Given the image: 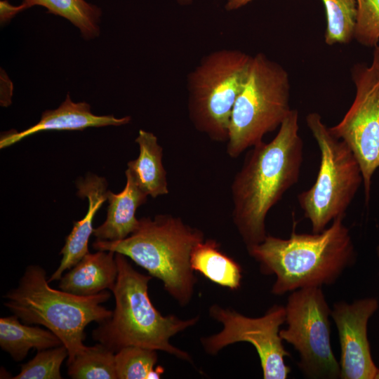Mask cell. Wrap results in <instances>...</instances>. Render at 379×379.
Returning a JSON list of instances; mask_svg holds the SVG:
<instances>
[{
    "label": "cell",
    "mask_w": 379,
    "mask_h": 379,
    "mask_svg": "<svg viewBox=\"0 0 379 379\" xmlns=\"http://www.w3.org/2000/svg\"><path fill=\"white\" fill-rule=\"evenodd\" d=\"M303 147L299 113L292 109L271 141L248 149L231 185L232 220L246 248L265 240L269 211L298 182Z\"/></svg>",
    "instance_id": "1"
},
{
    "label": "cell",
    "mask_w": 379,
    "mask_h": 379,
    "mask_svg": "<svg viewBox=\"0 0 379 379\" xmlns=\"http://www.w3.org/2000/svg\"><path fill=\"white\" fill-rule=\"evenodd\" d=\"M344 218L334 219L319 233L293 231L288 239L267 234L262 242L247 248L262 274L276 276L273 294L332 284L354 265L356 251Z\"/></svg>",
    "instance_id": "2"
},
{
    "label": "cell",
    "mask_w": 379,
    "mask_h": 379,
    "mask_svg": "<svg viewBox=\"0 0 379 379\" xmlns=\"http://www.w3.org/2000/svg\"><path fill=\"white\" fill-rule=\"evenodd\" d=\"M118 275L112 289L115 307L112 316L93 331L94 340L114 352L136 346L167 352L192 362L190 354L170 343V339L195 325L199 317L182 319L175 315L163 316L148 295L152 277L136 271L124 255L115 253Z\"/></svg>",
    "instance_id": "3"
},
{
    "label": "cell",
    "mask_w": 379,
    "mask_h": 379,
    "mask_svg": "<svg viewBox=\"0 0 379 379\" xmlns=\"http://www.w3.org/2000/svg\"><path fill=\"white\" fill-rule=\"evenodd\" d=\"M204 240L201 230L168 214L139 219L136 230L118 241L95 240L96 251H111L131 258L152 277L179 305L191 301L197 279L190 259L195 246Z\"/></svg>",
    "instance_id": "4"
},
{
    "label": "cell",
    "mask_w": 379,
    "mask_h": 379,
    "mask_svg": "<svg viewBox=\"0 0 379 379\" xmlns=\"http://www.w3.org/2000/svg\"><path fill=\"white\" fill-rule=\"evenodd\" d=\"M46 272L38 265L27 266L17 287L4 295V305L24 324L42 325L58 336L68 350L67 365L87 347L84 332L93 321L112 316L102 306L107 290L92 296H79L49 286Z\"/></svg>",
    "instance_id": "5"
},
{
    "label": "cell",
    "mask_w": 379,
    "mask_h": 379,
    "mask_svg": "<svg viewBox=\"0 0 379 379\" xmlns=\"http://www.w3.org/2000/svg\"><path fill=\"white\" fill-rule=\"evenodd\" d=\"M287 70L265 53L253 56L246 84L234 105L227 152L237 158L279 128L291 111Z\"/></svg>",
    "instance_id": "6"
},
{
    "label": "cell",
    "mask_w": 379,
    "mask_h": 379,
    "mask_svg": "<svg viewBox=\"0 0 379 379\" xmlns=\"http://www.w3.org/2000/svg\"><path fill=\"white\" fill-rule=\"evenodd\" d=\"M253 56L223 48L205 55L187 79L188 113L194 128L227 142L234 105L247 80Z\"/></svg>",
    "instance_id": "7"
},
{
    "label": "cell",
    "mask_w": 379,
    "mask_h": 379,
    "mask_svg": "<svg viewBox=\"0 0 379 379\" xmlns=\"http://www.w3.org/2000/svg\"><path fill=\"white\" fill-rule=\"evenodd\" d=\"M305 121L321 159L314 183L298 195V201L312 232L319 233L334 219L345 216L363 184V176L350 148L331 132L319 113L308 114Z\"/></svg>",
    "instance_id": "8"
},
{
    "label": "cell",
    "mask_w": 379,
    "mask_h": 379,
    "mask_svg": "<svg viewBox=\"0 0 379 379\" xmlns=\"http://www.w3.org/2000/svg\"><path fill=\"white\" fill-rule=\"evenodd\" d=\"M286 329L279 331L283 340L300 355L298 367L309 378H340V368L331 345V314L321 287L291 292L285 306Z\"/></svg>",
    "instance_id": "9"
},
{
    "label": "cell",
    "mask_w": 379,
    "mask_h": 379,
    "mask_svg": "<svg viewBox=\"0 0 379 379\" xmlns=\"http://www.w3.org/2000/svg\"><path fill=\"white\" fill-rule=\"evenodd\" d=\"M351 77L355 86L354 100L343 118L329 129L357 159L368 204L372 177L379 168V44L373 48L369 65L352 66Z\"/></svg>",
    "instance_id": "10"
},
{
    "label": "cell",
    "mask_w": 379,
    "mask_h": 379,
    "mask_svg": "<svg viewBox=\"0 0 379 379\" xmlns=\"http://www.w3.org/2000/svg\"><path fill=\"white\" fill-rule=\"evenodd\" d=\"M209 314L223 328L218 333L201 338L207 354H216L236 343H249L259 355L263 378H287L291 368L284 357L291 354L284 348L279 335V328L286 321L285 307L274 305L262 317L251 318L215 304L209 308Z\"/></svg>",
    "instance_id": "11"
},
{
    "label": "cell",
    "mask_w": 379,
    "mask_h": 379,
    "mask_svg": "<svg viewBox=\"0 0 379 379\" xmlns=\"http://www.w3.org/2000/svg\"><path fill=\"white\" fill-rule=\"evenodd\" d=\"M378 306L377 298L373 297L358 299L352 303H334L331 316L339 335L340 378H376L379 369L371 357L367 326Z\"/></svg>",
    "instance_id": "12"
},
{
    "label": "cell",
    "mask_w": 379,
    "mask_h": 379,
    "mask_svg": "<svg viewBox=\"0 0 379 379\" xmlns=\"http://www.w3.org/2000/svg\"><path fill=\"white\" fill-rule=\"evenodd\" d=\"M77 196L87 198L88 211L80 220L74 222L73 228L66 237L60 254L62 255L59 267L48 279V282L58 281L65 271L71 269L88 254V241L94 228L93 222L98 211L107 199V182L103 177L88 173L85 178L76 181Z\"/></svg>",
    "instance_id": "13"
},
{
    "label": "cell",
    "mask_w": 379,
    "mask_h": 379,
    "mask_svg": "<svg viewBox=\"0 0 379 379\" xmlns=\"http://www.w3.org/2000/svg\"><path fill=\"white\" fill-rule=\"evenodd\" d=\"M131 117L117 118L113 115L98 116L91 111L85 102H74L69 94L55 109L46 110L38 123L18 132L11 130L4 133L0 138V148L9 147L22 139L44 131H81L91 127L121 126L130 122Z\"/></svg>",
    "instance_id": "14"
},
{
    "label": "cell",
    "mask_w": 379,
    "mask_h": 379,
    "mask_svg": "<svg viewBox=\"0 0 379 379\" xmlns=\"http://www.w3.org/2000/svg\"><path fill=\"white\" fill-rule=\"evenodd\" d=\"M118 275L115 252L88 253L63 274L59 289L79 296H92L113 288Z\"/></svg>",
    "instance_id": "15"
},
{
    "label": "cell",
    "mask_w": 379,
    "mask_h": 379,
    "mask_svg": "<svg viewBox=\"0 0 379 379\" xmlns=\"http://www.w3.org/2000/svg\"><path fill=\"white\" fill-rule=\"evenodd\" d=\"M126 182L123 190L114 194L108 190V207L105 221L93 230L96 240H121L134 232L139 225L136 210L147 201V195L133 178L125 172Z\"/></svg>",
    "instance_id": "16"
},
{
    "label": "cell",
    "mask_w": 379,
    "mask_h": 379,
    "mask_svg": "<svg viewBox=\"0 0 379 379\" xmlns=\"http://www.w3.org/2000/svg\"><path fill=\"white\" fill-rule=\"evenodd\" d=\"M135 142L139 155L127 163L126 171L139 187L152 198L168 193L167 173L162 163L163 149L152 132L140 130Z\"/></svg>",
    "instance_id": "17"
},
{
    "label": "cell",
    "mask_w": 379,
    "mask_h": 379,
    "mask_svg": "<svg viewBox=\"0 0 379 379\" xmlns=\"http://www.w3.org/2000/svg\"><path fill=\"white\" fill-rule=\"evenodd\" d=\"M62 345L50 330L20 322L13 314L0 319V346L15 361L23 360L31 349L38 351Z\"/></svg>",
    "instance_id": "18"
},
{
    "label": "cell",
    "mask_w": 379,
    "mask_h": 379,
    "mask_svg": "<svg viewBox=\"0 0 379 379\" xmlns=\"http://www.w3.org/2000/svg\"><path fill=\"white\" fill-rule=\"evenodd\" d=\"M190 262L194 271L221 286L236 290L241 286L240 265L222 252L215 240L204 239L197 244L192 251Z\"/></svg>",
    "instance_id": "19"
},
{
    "label": "cell",
    "mask_w": 379,
    "mask_h": 379,
    "mask_svg": "<svg viewBox=\"0 0 379 379\" xmlns=\"http://www.w3.org/2000/svg\"><path fill=\"white\" fill-rule=\"evenodd\" d=\"M42 6L48 13L62 16L77 27L85 39L98 36V22L101 10L84 0H22L19 6H14L15 14L33 6Z\"/></svg>",
    "instance_id": "20"
},
{
    "label": "cell",
    "mask_w": 379,
    "mask_h": 379,
    "mask_svg": "<svg viewBox=\"0 0 379 379\" xmlns=\"http://www.w3.org/2000/svg\"><path fill=\"white\" fill-rule=\"evenodd\" d=\"M74 379H117L115 352L98 343L88 347L67 364Z\"/></svg>",
    "instance_id": "21"
},
{
    "label": "cell",
    "mask_w": 379,
    "mask_h": 379,
    "mask_svg": "<svg viewBox=\"0 0 379 379\" xmlns=\"http://www.w3.org/2000/svg\"><path fill=\"white\" fill-rule=\"evenodd\" d=\"M326 11L324 41L328 46L347 44L354 36L357 0H321Z\"/></svg>",
    "instance_id": "22"
},
{
    "label": "cell",
    "mask_w": 379,
    "mask_h": 379,
    "mask_svg": "<svg viewBox=\"0 0 379 379\" xmlns=\"http://www.w3.org/2000/svg\"><path fill=\"white\" fill-rule=\"evenodd\" d=\"M157 359V350L152 349L128 346L119 350L115 353L117 379L158 378Z\"/></svg>",
    "instance_id": "23"
},
{
    "label": "cell",
    "mask_w": 379,
    "mask_h": 379,
    "mask_svg": "<svg viewBox=\"0 0 379 379\" xmlns=\"http://www.w3.org/2000/svg\"><path fill=\"white\" fill-rule=\"evenodd\" d=\"M67 347L60 346L38 350L31 360L22 364L15 379H61L60 367L68 357Z\"/></svg>",
    "instance_id": "24"
},
{
    "label": "cell",
    "mask_w": 379,
    "mask_h": 379,
    "mask_svg": "<svg viewBox=\"0 0 379 379\" xmlns=\"http://www.w3.org/2000/svg\"><path fill=\"white\" fill-rule=\"evenodd\" d=\"M357 3L354 39L362 46L373 48L379 44V0H357Z\"/></svg>",
    "instance_id": "25"
},
{
    "label": "cell",
    "mask_w": 379,
    "mask_h": 379,
    "mask_svg": "<svg viewBox=\"0 0 379 379\" xmlns=\"http://www.w3.org/2000/svg\"><path fill=\"white\" fill-rule=\"evenodd\" d=\"M253 0H227L225 8L227 11L237 10L251 2Z\"/></svg>",
    "instance_id": "26"
},
{
    "label": "cell",
    "mask_w": 379,
    "mask_h": 379,
    "mask_svg": "<svg viewBox=\"0 0 379 379\" xmlns=\"http://www.w3.org/2000/svg\"><path fill=\"white\" fill-rule=\"evenodd\" d=\"M177 1L181 5H188L192 3V0H177Z\"/></svg>",
    "instance_id": "27"
},
{
    "label": "cell",
    "mask_w": 379,
    "mask_h": 379,
    "mask_svg": "<svg viewBox=\"0 0 379 379\" xmlns=\"http://www.w3.org/2000/svg\"><path fill=\"white\" fill-rule=\"evenodd\" d=\"M376 251H377V255H378V259H379V246L377 247Z\"/></svg>",
    "instance_id": "28"
},
{
    "label": "cell",
    "mask_w": 379,
    "mask_h": 379,
    "mask_svg": "<svg viewBox=\"0 0 379 379\" xmlns=\"http://www.w3.org/2000/svg\"><path fill=\"white\" fill-rule=\"evenodd\" d=\"M376 378H379V372H378V375L376 376Z\"/></svg>",
    "instance_id": "29"
}]
</instances>
